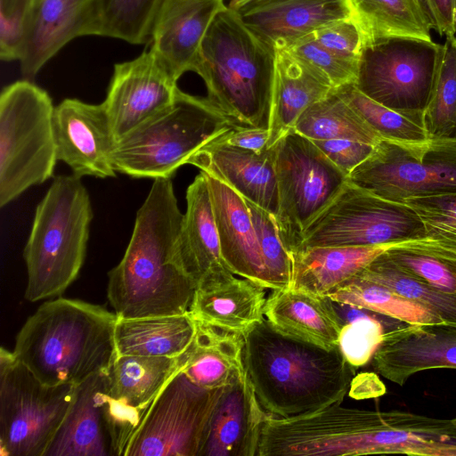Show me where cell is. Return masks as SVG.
Listing matches in <instances>:
<instances>
[{
    "instance_id": "cell-1",
    "label": "cell",
    "mask_w": 456,
    "mask_h": 456,
    "mask_svg": "<svg viewBox=\"0 0 456 456\" xmlns=\"http://www.w3.org/2000/svg\"><path fill=\"white\" fill-rule=\"evenodd\" d=\"M340 404L289 418L269 415L263 426L257 456H418L432 444L456 442L452 419Z\"/></svg>"
},
{
    "instance_id": "cell-2",
    "label": "cell",
    "mask_w": 456,
    "mask_h": 456,
    "mask_svg": "<svg viewBox=\"0 0 456 456\" xmlns=\"http://www.w3.org/2000/svg\"><path fill=\"white\" fill-rule=\"evenodd\" d=\"M183 220L171 178L154 179L125 254L108 273V298L118 317L190 312L198 284L179 256Z\"/></svg>"
},
{
    "instance_id": "cell-3",
    "label": "cell",
    "mask_w": 456,
    "mask_h": 456,
    "mask_svg": "<svg viewBox=\"0 0 456 456\" xmlns=\"http://www.w3.org/2000/svg\"><path fill=\"white\" fill-rule=\"evenodd\" d=\"M243 337L244 368L271 416L294 417L341 403L351 388L356 369L339 347L286 335L265 317Z\"/></svg>"
},
{
    "instance_id": "cell-4",
    "label": "cell",
    "mask_w": 456,
    "mask_h": 456,
    "mask_svg": "<svg viewBox=\"0 0 456 456\" xmlns=\"http://www.w3.org/2000/svg\"><path fill=\"white\" fill-rule=\"evenodd\" d=\"M117 320L116 314L82 300L45 301L18 332L13 353L41 382L77 386L107 373L117 359Z\"/></svg>"
},
{
    "instance_id": "cell-5",
    "label": "cell",
    "mask_w": 456,
    "mask_h": 456,
    "mask_svg": "<svg viewBox=\"0 0 456 456\" xmlns=\"http://www.w3.org/2000/svg\"><path fill=\"white\" fill-rule=\"evenodd\" d=\"M274 67L275 49L226 6L210 24L192 72L234 127L268 129Z\"/></svg>"
},
{
    "instance_id": "cell-6",
    "label": "cell",
    "mask_w": 456,
    "mask_h": 456,
    "mask_svg": "<svg viewBox=\"0 0 456 456\" xmlns=\"http://www.w3.org/2000/svg\"><path fill=\"white\" fill-rule=\"evenodd\" d=\"M94 213L89 194L75 175H58L37 207L23 251L29 302L61 295L84 264Z\"/></svg>"
},
{
    "instance_id": "cell-7",
    "label": "cell",
    "mask_w": 456,
    "mask_h": 456,
    "mask_svg": "<svg viewBox=\"0 0 456 456\" xmlns=\"http://www.w3.org/2000/svg\"><path fill=\"white\" fill-rule=\"evenodd\" d=\"M233 128L207 97L179 89L168 108L116 142L112 164L133 178H172L196 151Z\"/></svg>"
},
{
    "instance_id": "cell-8",
    "label": "cell",
    "mask_w": 456,
    "mask_h": 456,
    "mask_svg": "<svg viewBox=\"0 0 456 456\" xmlns=\"http://www.w3.org/2000/svg\"><path fill=\"white\" fill-rule=\"evenodd\" d=\"M52 98L31 80L5 86L0 95V206L50 179L58 161Z\"/></svg>"
},
{
    "instance_id": "cell-9",
    "label": "cell",
    "mask_w": 456,
    "mask_h": 456,
    "mask_svg": "<svg viewBox=\"0 0 456 456\" xmlns=\"http://www.w3.org/2000/svg\"><path fill=\"white\" fill-rule=\"evenodd\" d=\"M75 387L41 382L13 351L1 347V455L45 456L73 402Z\"/></svg>"
},
{
    "instance_id": "cell-10",
    "label": "cell",
    "mask_w": 456,
    "mask_h": 456,
    "mask_svg": "<svg viewBox=\"0 0 456 456\" xmlns=\"http://www.w3.org/2000/svg\"><path fill=\"white\" fill-rule=\"evenodd\" d=\"M278 187L275 220L293 256L309 224L334 200L347 176L315 145L294 129L274 145Z\"/></svg>"
},
{
    "instance_id": "cell-11",
    "label": "cell",
    "mask_w": 456,
    "mask_h": 456,
    "mask_svg": "<svg viewBox=\"0 0 456 456\" xmlns=\"http://www.w3.org/2000/svg\"><path fill=\"white\" fill-rule=\"evenodd\" d=\"M429 239L418 216L348 182L305 231L298 251L314 247H359ZM297 251V252H298Z\"/></svg>"
},
{
    "instance_id": "cell-12",
    "label": "cell",
    "mask_w": 456,
    "mask_h": 456,
    "mask_svg": "<svg viewBox=\"0 0 456 456\" xmlns=\"http://www.w3.org/2000/svg\"><path fill=\"white\" fill-rule=\"evenodd\" d=\"M225 388L199 387L182 370L158 395L123 456H199Z\"/></svg>"
},
{
    "instance_id": "cell-13",
    "label": "cell",
    "mask_w": 456,
    "mask_h": 456,
    "mask_svg": "<svg viewBox=\"0 0 456 456\" xmlns=\"http://www.w3.org/2000/svg\"><path fill=\"white\" fill-rule=\"evenodd\" d=\"M442 44L384 38L363 46L354 86L393 109L423 110L435 79Z\"/></svg>"
},
{
    "instance_id": "cell-14",
    "label": "cell",
    "mask_w": 456,
    "mask_h": 456,
    "mask_svg": "<svg viewBox=\"0 0 456 456\" xmlns=\"http://www.w3.org/2000/svg\"><path fill=\"white\" fill-rule=\"evenodd\" d=\"M347 182L382 199L411 198L456 191V139L434 141L411 151L380 141L371 155L347 176Z\"/></svg>"
},
{
    "instance_id": "cell-15",
    "label": "cell",
    "mask_w": 456,
    "mask_h": 456,
    "mask_svg": "<svg viewBox=\"0 0 456 456\" xmlns=\"http://www.w3.org/2000/svg\"><path fill=\"white\" fill-rule=\"evenodd\" d=\"M187 351L177 357L118 355L107 372L106 406L115 456H121L158 395L181 371Z\"/></svg>"
},
{
    "instance_id": "cell-16",
    "label": "cell",
    "mask_w": 456,
    "mask_h": 456,
    "mask_svg": "<svg viewBox=\"0 0 456 456\" xmlns=\"http://www.w3.org/2000/svg\"><path fill=\"white\" fill-rule=\"evenodd\" d=\"M178 79L150 49L137 58L117 63L102 102L116 142L175 100Z\"/></svg>"
},
{
    "instance_id": "cell-17",
    "label": "cell",
    "mask_w": 456,
    "mask_h": 456,
    "mask_svg": "<svg viewBox=\"0 0 456 456\" xmlns=\"http://www.w3.org/2000/svg\"><path fill=\"white\" fill-rule=\"evenodd\" d=\"M53 127L57 160L75 175L116 176L111 159L116 140L103 102L65 99L54 107Z\"/></svg>"
},
{
    "instance_id": "cell-18",
    "label": "cell",
    "mask_w": 456,
    "mask_h": 456,
    "mask_svg": "<svg viewBox=\"0 0 456 456\" xmlns=\"http://www.w3.org/2000/svg\"><path fill=\"white\" fill-rule=\"evenodd\" d=\"M371 364L379 375L403 386L432 369H456V327L400 324L387 331Z\"/></svg>"
},
{
    "instance_id": "cell-19",
    "label": "cell",
    "mask_w": 456,
    "mask_h": 456,
    "mask_svg": "<svg viewBox=\"0 0 456 456\" xmlns=\"http://www.w3.org/2000/svg\"><path fill=\"white\" fill-rule=\"evenodd\" d=\"M100 32V0H36L20 59L22 76L33 79L69 41Z\"/></svg>"
},
{
    "instance_id": "cell-20",
    "label": "cell",
    "mask_w": 456,
    "mask_h": 456,
    "mask_svg": "<svg viewBox=\"0 0 456 456\" xmlns=\"http://www.w3.org/2000/svg\"><path fill=\"white\" fill-rule=\"evenodd\" d=\"M400 248L421 250L456 258V255L431 239L374 246L309 248L292 256L291 287L318 295H327L357 275L380 255Z\"/></svg>"
},
{
    "instance_id": "cell-21",
    "label": "cell",
    "mask_w": 456,
    "mask_h": 456,
    "mask_svg": "<svg viewBox=\"0 0 456 456\" xmlns=\"http://www.w3.org/2000/svg\"><path fill=\"white\" fill-rule=\"evenodd\" d=\"M220 137L196 151L187 164L223 181L275 216L278 187L273 146L256 152L224 142Z\"/></svg>"
},
{
    "instance_id": "cell-22",
    "label": "cell",
    "mask_w": 456,
    "mask_h": 456,
    "mask_svg": "<svg viewBox=\"0 0 456 456\" xmlns=\"http://www.w3.org/2000/svg\"><path fill=\"white\" fill-rule=\"evenodd\" d=\"M225 0H162L151 50L179 78L193 71L202 40Z\"/></svg>"
},
{
    "instance_id": "cell-23",
    "label": "cell",
    "mask_w": 456,
    "mask_h": 456,
    "mask_svg": "<svg viewBox=\"0 0 456 456\" xmlns=\"http://www.w3.org/2000/svg\"><path fill=\"white\" fill-rule=\"evenodd\" d=\"M269 415L245 370L222 395L199 456H257L263 426Z\"/></svg>"
},
{
    "instance_id": "cell-24",
    "label": "cell",
    "mask_w": 456,
    "mask_h": 456,
    "mask_svg": "<svg viewBox=\"0 0 456 456\" xmlns=\"http://www.w3.org/2000/svg\"><path fill=\"white\" fill-rule=\"evenodd\" d=\"M236 11L274 49H283L319 28L352 18L346 0H251Z\"/></svg>"
},
{
    "instance_id": "cell-25",
    "label": "cell",
    "mask_w": 456,
    "mask_h": 456,
    "mask_svg": "<svg viewBox=\"0 0 456 456\" xmlns=\"http://www.w3.org/2000/svg\"><path fill=\"white\" fill-rule=\"evenodd\" d=\"M235 275L225 268L199 282L190 314L198 322L243 336L265 318V288Z\"/></svg>"
},
{
    "instance_id": "cell-26",
    "label": "cell",
    "mask_w": 456,
    "mask_h": 456,
    "mask_svg": "<svg viewBox=\"0 0 456 456\" xmlns=\"http://www.w3.org/2000/svg\"><path fill=\"white\" fill-rule=\"evenodd\" d=\"M106 390L107 373L76 386L73 402L45 456H115Z\"/></svg>"
},
{
    "instance_id": "cell-27",
    "label": "cell",
    "mask_w": 456,
    "mask_h": 456,
    "mask_svg": "<svg viewBox=\"0 0 456 456\" xmlns=\"http://www.w3.org/2000/svg\"><path fill=\"white\" fill-rule=\"evenodd\" d=\"M203 173L208 183L226 266L234 274L268 289L260 248L245 199L223 181Z\"/></svg>"
},
{
    "instance_id": "cell-28",
    "label": "cell",
    "mask_w": 456,
    "mask_h": 456,
    "mask_svg": "<svg viewBox=\"0 0 456 456\" xmlns=\"http://www.w3.org/2000/svg\"><path fill=\"white\" fill-rule=\"evenodd\" d=\"M264 314L277 330L327 349L338 347L343 326L333 301L325 295L288 287L272 289Z\"/></svg>"
},
{
    "instance_id": "cell-29",
    "label": "cell",
    "mask_w": 456,
    "mask_h": 456,
    "mask_svg": "<svg viewBox=\"0 0 456 456\" xmlns=\"http://www.w3.org/2000/svg\"><path fill=\"white\" fill-rule=\"evenodd\" d=\"M335 88L287 49H275L267 148L294 129L300 115Z\"/></svg>"
},
{
    "instance_id": "cell-30",
    "label": "cell",
    "mask_w": 456,
    "mask_h": 456,
    "mask_svg": "<svg viewBox=\"0 0 456 456\" xmlns=\"http://www.w3.org/2000/svg\"><path fill=\"white\" fill-rule=\"evenodd\" d=\"M186 203L179 256L184 270L198 284L212 273L228 269L222 256L207 176L202 171L187 188Z\"/></svg>"
},
{
    "instance_id": "cell-31",
    "label": "cell",
    "mask_w": 456,
    "mask_h": 456,
    "mask_svg": "<svg viewBox=\"0 0 456 456\" xmlns=\"http://www.w3.org/2000/svg\"><path fill=\"white\" fill-rule=\"evenodd\" d=\"M197 322L183 314L119 318L115 326L118 355L177 357L191 346Z\"/></svg>"
},
{
    "instance_id": "cell-32",
    "label": "cell",
    "mask_w": 456,
    "mask_h": 456,
    "mask_svg": "<svg viewBox=\"0 0 456 456\" xmlns=\"http://www.w3.org/2000/svg\"><path fill=\"white\" fill-rule=\"evenodd\" d=\"M197 322V332L187 350L183 372L195 385L220 388L232 384L244 371L242 335Z\"/></svg>"
},
{
    "instance_id": "cell-33",
    "label": "cell",
    "mask_w": 456,
    "mask_h": 456,
    "mask_svg": "<svg viewBox=\"0 0 456 456\" xmlns=\"http://www.w3.org/2000/svg\"><path fill=\"white\" fill-rule=\"evenodd\" d=\"M363 46L389 37L434 41L433 24L414 0H346Z\"/></svg>"
},
{
    "instance_id": "cell-34",
    "label": "cell",
    "mask_w": 456,
    "mask_h": 456,
    "mask_svg": "<svg viewBox=\"0 0 456 456\" xmlns=\"http://www.w3.org/2000/svg\"><path fill=\"white\" fill-rule=\"evenodd\" d=\"M336 90L382 141L411 151H423L433 144L424 125L423 110L387 107L362 94L354 84Z\"/></svg>"
},
{
    "instance_id": "cell-35",
    "label": "cell",
    "mask_w": 456,
    "mask_h": 456,
    "mask_svg": "<svg viewBox=\"0 0 456 456\" xmlns=\"http://www.w3.org/2000/svg\"><path fill=\"white\" fill-rule=\"evenodd\" d=\"M294 130L312 141L346 139L371 145L382 141L336 88L309 106Z\"/></svg>"
},
{
    "instance_id": "cell-36",
    "label": "cell",
    "mask_w": 456,
    "mask_h": 456,
    "mask_svg": "<svg viewBox=\"0 0 456 456\" xmlns=\"http://www.w3.org/2000/svg\"><path fill=\"white\" fill-rule=\"evenodd\" d=\"M331 300L363 308L406 324H444L431 311L379 283L354 276L327 295Z\"/></svg>"
},
{
    "instance_id": "cell-37",
    "label": "cell",
    "mask_w": 456,
    "mask_h": 456,
    "mask_svg": "<svg viewBox=\"0 0 456 456\" xmlns=\"http://www.w3.org/2000/svg\"><path fill=\"white\" fill-rule=\"evenodd\" d=\"M385 253L355 276L388 287L423 305L444 324L456 327V293L438 289L404 273L388 260Z\"/></svg>"
},
{
    "instance_id": "cell-38",
    "label": "cell",
    "mask_w": 456,
    "mask_h": 456,
    "mask_svg": "<svg viewBox=\"0 0 456 456\" xmlns=\"http://www.w3.org/2000/svg\"><path fill=\"white\" fill-rule=\"evenodd\" d=\"M423 121L432 141L456 139V36L442 44Z\"/></svg>"
},
{
    "instance_id": "cell-39",
    "label": "cell",
    "mask_w": 456,
    "mask_h": 456,
    "mask_svg": "<svg viewBox=\"0 0 456 456\" xmlns=\"http://www.w3.org/2000/svg\"><path fill=\"white\" fill-rule=\"evenodd\" d=\"M333 305L343 322L338 347L355 369L371 362L386 332L403 324H390L387 321L392 318L354 305L336 301Z\"/></svg>"
},
{
    "instance_id": "cell-40",
    "label": "cell",
    "mask_w": 456,
    "mask_h": 456,
    "mask_svg": "<svg viewBox=\"0 0 456 456\" xmlns=\"http://www.w3.org/2000/svg\"><path fill=\"white\" fill-rule=\"evenodd\" d=\"M162 0H100L102 37L130 44L151 40L154 20Z\"/></svg>"
},
{
    "instance_id": "cell-41",
    "label": "cell",
    "mask_w": 456,
    "mask_h": 456,
    "mask_svg": "<svg viewBox=\"0 0 456 456\" xmlns=\"http://www.w3.org/2000/svg\"><path fill=\"white\" fill-rule=\"evenodd\" d=\"M256 231L265 269L268 289H279L292 285V256L284 245L275 216L254 202L246 200Z\"/></svg>"
},
{
    "instance_id": "cell-42",
    "label": "cell",
    "mask_w": 456,
    "mask_h": 456,
    "mask_svg": "<svg viewBox=\"0 0 456 456\" xmlns=\"http://www.w3.org/2000/svg\"><path fill=\"white\" fill-rule=\"evenodd\" d=\"M402 203L418 216L429 239L456 255V191L407 199Z\"/></svg>"
},
{
    "instance_id": "cell-43",
    "label": "cell",
    "mask_w": 456,
    "mask_h": 456,
    "mask_svg": "<svg viewBox=\"0 0 456 456\" xmlns=\"http://www.w3.org/2000/svg\"><path fill=\"white\" fill-rule=\"evenodd\" d=\"M386 257L404 273L438 289L456 293V259L416 249H391Z\"/></svg>"
},
{
    "instance_id": "cell-44",
    "label": "cell",
    "mask_w": 456,
    "mask_h": 456,
    "mask_svg": "<svg viewBox=\"0 0 456 456\" xmlns=\"http://www.w3.org/2000/svg\"><path fill=\"white\" fill-rule=\"evenodd\" d=\"M322 76L334 88L355 84L360 61L340 56L317 43L309 34L287 48Z\"/></svg>"
},
{
    "instance_id": "cell-45",
    "label": "cell",
    "mask_w": 456,
    "mask_h": 456,
    "mask_svg": "<svg viewBox=\"0 0 456 456\" xmlns=\"http://www.w3.org/2000/svg\"><path fill=\"white\" fill-rule=\"evenodd\" d=\"M36 0H0V57L20 61Z\"/></svg>"
},
{
    "instance_id": "cell-46",
    "label": "cell",
    "mask_w": 456,
    "mask_h": 456,
    "mask_svg": "<svg viewBox=\"0 0 456 456\" xmlns=\"http://www.w3.org/2000/svg\"><path fill=\"white\" fill-rule=\"evenodd\" d=\"M310 35L328 50L345 58L360 61L363 39L352 18L330 22Z\"/></svg>"
},
{
    "instance_id": "cell-47",
    "label": "cell",
    "mask_w": 456,
    "mask_h": 456,
    "mask_svg": "<svg viewBox=\"0 0 456 456\" xmlns=\"http://www.w3.org/2000/svg\"><path fill=\"white\" fill-rule=\"evenodd\" d=\"M313 142L346 176L366 160L376 147V145L346 139Z\"/></svg>"
},
{
    "instance_id": "cell-48",
    "label": "cell",
    "mask_w": 456,
    "mask_h": 456,
    "mask_svg": "<svg viewBox=\"0 0 456 456\" xmlns=\"http://www.w3.org/2000/svg\"><path fill=\"white\" fill-rule=\"evenodd\" d=\"M434 29L441 36H456V0H426Z\"/></svg>"
},
{
    "instance_id": "cell-49",
    "label": "cell",
    "mask_w": 456,
    "mask_h": 456,
    "mask_svg": "<svg viewBox=\"0 0 456 456\" xmlns=\"http://www.w3.org/2000/svg\"><path fill=\"white\" fill-rule=\"evenodd\" d=\"M268 139L269 130L257 127H234L220 137L224 142L256 152L268 149Z\"/></svg>"
},
{
    "instance_id": "cell-50",
    "label": "cell",
    "mask_w": 456,
    "mask_h": 456,
    "mask_svg": "<svg viewBox=\"0 0 456 456\" xmlns=\"http://www.w3.org/2000/svg\"><path fill=\"white\" fill-rule=\"evenodd\" d=\"M351 387H357L358 398L377 397L386 393V387L374 373H362L354 377Z\"/></svg>"
},
{
    "instance_id": "cell-51",
    "label": "cell",
    "mask_w": 456,
    "mask_h": 456,
    "mask_svg": "<svg viewBox=\"0 0 456 456\" xmlns=\"http://www.w3.org/2000/svg\"><path fill=\"white\" fill-rule=\"evenodd\" d=\"M419 456H456V442H441L419 453Z\"/></svg>"
},
{
    "instance_id": "cell-52",
    "label": "cell",
    "mask_w": 456,
    "mask_h": 456,
    "mask_svg": "<svg viewBox=\"0 0 456 456\" xmlns=\"http://www.w3.org/2000/svg\"><path fill=\"white\" fill-rule=\"evenodd\" d=\"M249 1L251 0H225L226 5L234 10H237Z\"/></svg>"
},
{
    "instance_id": "cell-53",
    "label": "cell",
    "mask_w": 456,
    "mask_h": 456,
    "mask_svg": "<svg viewBox=\"0 0 456 456\" xmlns=\"http://www.w3.org/2000/svg\"><path fill=\"white\" fill-rule=\"evenodd\" d=\"M414 1L424 11V12L428 16V18L430 20V17H429V14H428V7H427V4H426V0H414Z\"/></svg>"
},
{
    "instance_id": "cell-54",
    "label": "cell",
    "mask_w": 456,
    "mask_h": 456,
    "mask_svg": "<svg viewBox=\"0 0 456 456\" xmlns=\"http://www.w3.org/2000/svg\"><path fill=\"white\" fill-rule=\"evenodd\" d=\"M453 422L455 423L456 425V418L452 419Z\"/></svg>"
}]
</instances>
